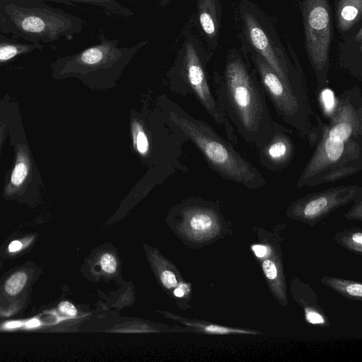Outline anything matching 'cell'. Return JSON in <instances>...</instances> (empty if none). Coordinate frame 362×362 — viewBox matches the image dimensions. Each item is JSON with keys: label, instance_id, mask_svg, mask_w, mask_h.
I'll return each mask as SVG.
<instances>
[{"label": "cell", "instance_id": "6da1fadb", "mask_svg": "<svg viewBox=\"0 0 362 362\" xmlns=\"http://www.w3.org/2000/svg\"><path fill=\"white\" fill-rule=\"evenodd\" d=\"M315 149L296 187L334 182L362 170V95L353 87L336 98L327 121L317 115Z\"/></svg>", "mask_w": 362, "mask_h": 362}, {"label": "cell", "instance_id": "7a4b0ae2", "mask_svg": "<svg viewBox=\"0 0 362 362\" xmlns=\"http://www.w3.org/2000/svg\"><path fill=\"white\" fill-rule=\"evenodd\" d=\"M216 101L235 133L257 149L272 136L276 124L266 94L243 58L230 52L221 74L214 76Z\"/></svg>", "mask_w": 362, "mask_h": 362}, {"label": "cell", "instance_id": "3957f363", "mask_svg": "<svg viewBox=\"0 0 362 362\" xmlns=\"http://www.w3.org/2000/svg\"><path fill=\"white\" fill-rule=\"evenodd\" d=\"M156 103L167 121L197 147L209 167L222 178L249 189L267 185L261 172L206 122L189 115L164 94Z\"/></svg>", "mask_w": 362, "mask_h": 362}, {"label": "cell", "instance_id": "277c9868", "mask_svg": "<svg viewBox=\"0 0 362 362\" xmlns=\"http://www.w3.org/2000/svg\"><path fill=\"white\" fill-rule=\"evenodd\" d=\"M129 131L132 150L148 170L169 175L185 170L178 158L188 140L167 121L156 103L146 99L140 110L131 109Z\"/></svg>", "mask_w": 362, "mask_h": 362}, {"label": "cell", "instance_id": "5b68a950", "mask_svg": "<svg viewBox=\"0 0 362 362\" xmlns=\"http://www.w3.org/2000/svg\"><path fill=\"white\" fill-rule=\"evenodd\" d=\"M83 20L37 0H0V31L16 39L45 45L71 38Z\"/></svg>", "mask_w": 362, "mask_h": 362}, {"label": "cell", "instance_id": "8992f818", "mask_svg": "<svg viewBox=\"0 0 362 362\" xmlns=\"http://www.w3.org/2000/svg\"><path fill=\"white\" fill-rule=\"evenodd\" d=\"M119 42L101 35L98 44L57 59L54 64L55 73L60 77H76L93 90L112 89L148 40L129 47H120Z\"/></svg>", "mask_w": 362, "mask_h": 362}, {"label": "cell", "instance_id": "52a82bcc", "mask_svg": "<svg viewBox=\"0 0 362 362\" xmlns=\"http://www.w3.org/2000/svg\"><path fill=\"white\" fill-rule=\"evenodd\" d=\"M206 65V57L199 40L193 35H187L167 73L170 89L177 94L194 95L214 121L223 127L228 140L235 145V132L216 101Z\"/></svg>", "mask_w": 362, "mask_h": 362}, {"label": "cell", "instance_id": "ba28073f", "mask_svg": "<svg viewBox=\"0 0 362 362\" xmlns=\"http://www.w3.org/2000/svg\"><path fill=\"white\" fill-rule=\"evenodd\" d=\"M251 59L260 84L280 118L313 146L318 129L317 115L310 102L289 88L259 55L251 52Z\"/></svg>", "mask_w": 362, "mask_h": 362}, {"label": "cell", "instance_id": "9c48e42d", "mask_svg": "<svg viewBox=\"0 0 362 362\" xmlns=\"http://www.w3.org/2000/svg\"><path fill=\"white\" fill-rule=\"evenodd\" d=\"M243 28L252 52L259 55L279 77L305 100L310 101L308 86L300 66L277 45L255 11H243Z\"/></svg>", "mask_w": 362, "mask_h": 362}, {"label": "cell", "instance_id": "30bf717a", "mask_svg": "<svg viewBox=\"0 0 362 362\" xmlns=\"http://www.w3.org/2000/svg\"><path fill=\"white\" fill-rule=\"evenodd\" d=\"M306 52L319 89L328 84L331 16L328 0H303Z\"/></svg>", "mask_w": 362, "mask_h": 362}, {"label": "cell", "instance_id": "8fae6325", "mask_svg": "<svg viewBox=\"0 0 362 362\" xmlns=\"http://www.w3.org/2000/svg\"><path fill=\"white\" fill-rule=\"evenodd\" d=\"M362 198V188L356 185L332 187L308 194L293 202L286 214L304 222L316 221L334 209Z\"/></svg>", "mask_w": 362, "mask_h": 362}, {"label": "cell", "instance_id": "7c38bea8", "mask_svg": "<svg viewBox=\"0 0 362 362\" xmlns=\"http://www.w3.org/2000/svg\"><path fill=\"white\" fill-rule=\"evenodd\" d=\"M290 129L279 122L269 139L258 148L259 163L272 172L286 168L295 156V144Z\"/></svg>", "mask_w": 362, "mask_h": 362}, {"label": "cell", "instance_id": "4fadbf2b", "mask_svg": "<svg viewBox=\"0 0 362 362\" xmlns=\"http://www.w3.org/2000/svg\"><path fill=\"white\" fill-rule=\"evenodd\" d=\"M197 18L209 46L216 47L219 32L220 6L218 0H197Z\"/></svg>", "mask_w": 362, "mask_h": 362}, {"label": "cell", "instance_id": "5bb4252c", "mask_svg": "<svg viewBox=\"0 0 362 362\" xmlns=\"http://www.w3.org/2000/svg\"><path fill=\"white\" fill-rule=\"evenodd\" d=\"M215 206L210 204L189 208L187 213V221L193 232L206 234L218 226L220 218Z\"/></svg>", "mask_w": 362, "mask_h": 362}, {"label": "cell", "instance_id": "9a60e30c", "mask_svg": "<svg viewBox=\"0 0 362 362\" xmlns=\"http://www.w3.org/2000/svg\"><path fill=\"white\" fill-rule=\"evenodd\" d=\"M44 47L45 45L42 44L22 42L0 34V64L8 62L17 57L35 50H40Z\"/></svg>", "mask_w": 362, "mask_h": 362}, {"label": "cell", "instance_id": "2e32d148", "mask_svg": "<svg viewBox=\"0 0 362 362\" xmlns=\"http://www.w3.org/2000/svg\"><path fill=\"white\" fill-rule=\"evenodd\" d=\"M362 0H340L337 18L339 29L345 32L351 29L361 17Z\"/></svg>", "mask_w": 362, "mask_h": 362}, {"label": "cell", "instance_id": "e0dca14e", "mask_svg": "<svg viewBox=\"0 0 362 362\" xmlns=\"http://www.w3.org/2000/svg\"><path fill=\"white\" fill-rule=\"evenodd\" d=\"M40 1H53L69 5L81 4L90 5L100 8L109 15L128 18L134 14L132 9L126 7L118 0H37Z\"/></svg>", "mask_w": 362, "mask_h": 362}, {"label": "cell", "instance_id": "ac0fdd59", "mask_svg": "<svg viewBox=\"0 0 362 362\" xmlns=\"http://www.w3.org/2000/svg\"><path fill=\"white\" fill-rule=\"evenodd\" d=\"M322 281L341 294L358 300L361 299L362 285L361 283L337 278H324Z\"/></svg>", "mask_w": 362, "mask_h": 362}, {"label": "cell", "instance_id": "d6986e66", "mask_svg": "<svg viewBox=\"0 0 362 362\" xmlns=\"http://www.w3.org/2000/svg\"><path fill=\"white\" fill-rule=\"evenodd\" d=\"M28 173V161L24 151H20L12 171L10 184L12 187H18L25 181Z\"/></svg>", "mask_w": 362, "mask_h": 362}, {"label": "cell", "instance_id": "ffe728a7", "mask_svg": "<svg viewBox=\"0 0 362 362\" xmlns=\"http://www.w3.org/2000/svg\"><path fill=\"white\" fill-rule=\"evenodd\" d=\"M27 281V275L23 272H18L13 274L6 282V291L11 295L19 293Z\"/></svg>", "mask_w": 362, "mask_h": 362}, {"label": "cell", "instance_id": "44dd1931", "mask_svg": "<svg viewBox=\"0 0 362 362\" xmlns=\"http://www.w3.org/2000/svg\"><path fill=\"white\" fill-rule=\"evenodd\" d=\"M205 332L216 334H257V332L247 329L227 327L216 325H209L204 327Z\"/></svg>", "mask_w": 362, "mask_h": 362}, {"label": "cell", "instance_id": "7402d4cb", "mask_svg": "<svg viewBox=\"0 0 362 362\" xmlns=\"http://www.w3.org/2000/svg\"><path fill=\"white\" fill-rule=\"evenodd\" d=\"M263 272L269 282H274L279 277V270L276 262L272 259H265L262 263Z\"/></svg>", "mask_w": 362, "mask_h": 362}, {"label": "cell", "instance_id": "603a6c76", "mask_svg": "<svg viewBox=\"0 0 362 362\" xmlns=\"http://www.w3.org/2000/svg\"><path fill=\"white\" fill-rule=\"evenodd\" d=\"M100 266L105 272L112 274L117 269V260L112 255L105 253L100 258Z\"/></svg>", "mask_w": 362, "mask_h": 362}, {"label": "cell", "instance_id": "cb8c5ba5", "mask_svg": "<svg viewBox=\"0 0 362 362\" xmlns=\"http://www.w3.org/2000/svg\"><path fill=\"white\" fill-rule=\"evenodd\" d=\"M345 238V243L348 247L361 252L362 233L361 231L352 233Z\"/></svg>", "mask_w": 362, "mask_h": 362}, {"label": "cell", "instance_id": "d4e9b609", "mask_svg": "<svg viewBox=\"0 0 362 362\" xmlns=\"http://www.w3.org/2000/svg\"><path fill=\"white\" fill-rule=\"evenodd\" d=\"M163 285L167 288H175L177 285L175 274L170 270H164L160 274Z\"/></svg>", "mask_w": 362, "mask_h": 362}, {"label": "cell", "instance_id": "484cf974", "mask_svg": "<svg viewBox=\"0 0 362 362\" xmlns=\"http://www.w3.org/2000/svg\"><path fill=\"white\" fill-rule=\"evenodd\" d=\"M305 316L306 320L311 324L320 325L325 323L323 316L314 310L306 308Z\"/></svg>", "mask_w": 362, "mask_h": 362}, {"label": "cell", "instance_id": "4316f807", "mask_svg": "<svg viewBox=\"0 0 362 362\" xmlns=\"http://www.w3.org/2000/svg\"><path fill=\"white\" fill-rule=\"evenodd\" d=\"M354 202V204L351 210L346 214V217L349 219H361L362 198H360Z\"/></svg>", "mask_w": 362, "mask_h": 362}, {"label": "cell", "instance_id": "83f0119b", "mask_svg": "<svg viewBox=\"0 0 362 362\" xmlns=\"http://www.w3.org/2000/svg\"><path fill=\"white\" fill-rule=\"evenodd\" d=\"M59 308L62 313H65L69 316L74 317L77 314V310L75 306L68 301H63L60 303L59 305Z\"/></svg>", "mask_w": 362, "mask_h": 362}, {"label": "cell", "instance_id": "f1b7e54d", "mask_svg": "<svg viewBox=\"0 0 362 362\" xmlns=\"http://www.w3.org/2000/svg\"><path fill=\"white\" fill-rule=\"evenodd\" d=\"M251 250L253 251L255 256L258 258H263L271 250L268 246L257 244L252 245Z\"/></svg>", "mask_w": 362, "mask_h": 362}, {"label": "cell", "instance_id": "f546056e", "mask_svg": "<svg viewBox=\"0 0 362 362\" xmlns=\"http://www.w3.org/2000/svg\"><path fill=\"white\" fill-rule=\"evenodd\" d=\"M188 290V287L185 284H180L177 288L174 290V295L176 297L181 298L183 297L186 293V291Z\"/></svg>", "mask_w": 362, "mask_h": 362}, {"label": "cell", "instance_id": "4dcf8cb0", "mask_svg": "<svg viewBox=\"0 0 362 362\" xmlns=\"http://www.w3.org/2000/svg\"><path fill=\"white\" fill-rule=\"evenodd\" d=\"M22 247V243L18 240L12 241L8 245V250L11 252L19 250Z\"/></svg>", "mask_w": 362, "mask_h": 362}, {"label": "cell", "instance_id": "1f68e13d", "mask_svg": "<svg viewBox=\"0 0 362 362\" xmlns=\"http://www.w3.org/2000/svg\"><path fill=\"white\" fill-rule=\"evenodd\" d=\"M39 325H40V322L36 319L31 320L27 322V325L28 327H36V326H38Z\"/></svg>", "mask_w": 362, "mask_h": 362}, {"label": "cell", "instance_id": "d6a6232c", "mask_svg": "<svg viewBox=\"0 0 362 362\" xmlns=\"http://www.w3.org/2000/svg\"><path fill=\"white\" fill-rule=\"evenodd\" d=\"M21 324L20 323H18V322H9L7 324V327L8 328H13V327H18V326H20Z\"/></svg>", "mask_w": 362, "mask_h": 362}]
</instances>
